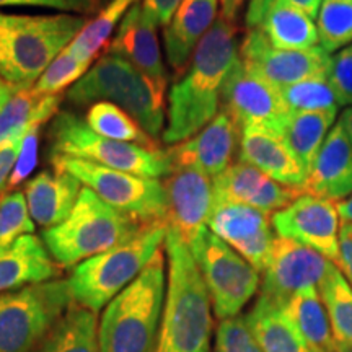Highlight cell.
Segmentation results:
<instances>
[{
    "label": "cell",
    "mask_w": 352,
    "mask_h": 352,
    "mask_svg": "<svg viewBox=\"0 0 352 352\" xmlns=\"http://www.w3.org/2000/svg\"><path fill=\"white\" fill-rule=\"evenodd\" d=\"M239 59L235 21L215 20L192 52L191 63L171 87L168 95L165 144L175 145L204 129L222 100V88Z\"/></svg>",
    "instance_id": "1"
},
{
    "label": "cell",
    "mask_w": 352,
    "mask_h": 352,
    "mask_svg": "<svg viewBox=\"0 0 352 352\" xmlns=\"http://www.w3.org/2000/svg\"><path fill=\"white\" fill-rule=\"evenodd\" d=\"M165 253L166 296L155 352H209L212 302L195 254L168 227Z\"/></svg>",
    "instance_id": "2"
},
{
    "label": "cell",
    "mask_w": 352,
    "mask_h": 352,
    "mask_svg": "<svg viewBox=\"0 0 352 352\" xmlns=\"http://www.w3.org/2000/svg\"><path fill=\"white\" fill-rule=\"evenodd\" d=\"M164 248L118 294L100 318L101 352H155L166 296Z\"/></svg>",
    "instance_id": "3"
},
{
    "label": "cell",
    "mask_w": 352,
    "mask_h": 352,
    "mask_svg": "<svg viewBox=\"0 0 352 352\" xmlns=\"http://www.w3.org/2000/svg\"><path fill=\"white\" fill-rule=\"evenodd\" d=\"M80 15L0 13V80L33 87L52 60L85 26Z\"/></svg>",
    "instance_id": "4"
},
{
    "label": "cell",
    "mask_w": 352,
    "mask_h": 352,
    "mask_svg": "<svg viewBox=\"0 0 352 352\" xmlns=\"http://www.w3.org/2000/svg\"><path fill=\"white\" fill-rule=\"evenodd\" d=\"M147 223L122 214L82 188L72 212L59 226L43 230V241L60 267L77 264L124 243Z\"/></svg>",
    "instance_id": "5"
},
{
    "label": "cell",
    "mask_w": 352,
    "mask_h": 352,
    "mask_svg": "<svg viewBox=\"0 0 352 352\" xmlns=\"http://www.w3.org/2000/svg\"><path fill=\"white\" fill-rule=\"evenodd\" d=\"M67 98L78 107L111 101L131 114L151 138L165 124V90L148 80L124 57L109 52L70 87Z\"/></svg>",
    "instance_id": "6"
},
{
    "label": "cell",
    "mask_w": 352,
    "mask_h": 352,
    "mask_svg": "<svg viewBox=\"0 0 352 352\" xmlns=\"http://www.w3.org/2000/svg\"><path fill=\"white\" fill-rule=\"evenodd\" d=\"M166 223H147L138 235L72 267L67 283L74 302L103 310L121 294L165 245Z\"/></svg>",
    "instance_id": "7"
},
{
    "label": "cell",
    "mask_w": 352,
    "mask_h": 352,
    "mask_svg": "<svg viewBox=\"0 0 352 352\" xmlns=\"http://www.w3.org/2000/svg\"><path fill=\"white\" fill-rule=\"evenodd\" d=\"M47 138L51 142V157L80 158L144 178L160 179L171 173L165 151L103 138L91 131L85 121L69 111H59L52 118Z\"/></svg>",
    "instance_id": "8"
},
{
    "label": "cell",
    "mask_w": 352,
    "mask_h": 352,
    "mask_svg": "<svg viewBox=\"0 0 352 352\" xmlns=\"http://www.w3.org/2000/svg\"><path fill=\"white\" fill-rule=\"evenodd\" d=\"M72 302L67 279L0 294V352H33Z\"/></svg>",
    "instance_id": "9"
},
{
    "label": "cell",
    "mask_w": 352,
    "mask_h": 352,
    "mask_svg": "<svg viewBox=\"0 0 352 352\" xmlns=\"http://www.w3.org/2000/svg\"><path fill=\"white\" fill-rule=\"evenodd\" d=\"M51 166L67 171L100 199L140 223L165 222L164 183L155 178L124 173L80 158L52 155Z\"/></svg>",
    "instance_id": "10"
},
{
    "label": "cell",
    "mask_w": 352,
    "mask_h": 352,
    "mask_svg": "<svg viewBox=\"0 0 352 352\" xmlns=\"http://www.w3.org/2000/svg\"><path fill=\"white\" fill-rule=\"evenodd\" d=\"M217 318L239 316L261 287L259 271L206 228L191 246Z\"/></svg>",
    "instance_id": "11"
},
{
    "label": "cell",
    "mask_w": 352,
    "mask_h": 352,
    "mask_svg": "<svg viewBox=\"0 0 352 352\" xmlns=\"http://www.w3.org/2000/svg\"><path fill=\"white\" fill-rule=\"evenodd\" d=\"M223 109L239 122L240 129L266 131L283 138L290 108L283 90L254 74L239 59L222 88Z\"/></svg>",
    "instance_id": "12"
},
{
    "label": "cell",
    "mask_w": 352,
    "mask_h": 352,
    "mask_svg": "<svg viewBox=\"0 0 352 352\" xmlns=\"http://www.w3.org/2000/svg\"><path fill=\"white\" fill-rule=\"evenodd\" d=\"M240 60L252 72L280 90L294 83L327 77L333 57L321 46L311 50H277L259 28H248L239 50Z\"/></svg>",
    "instance_id": "13"
},
{
    "label": "cell",
    "mask_w": 352,
    "mask_h": 352,
    "mask_svg": "<svg viewBox=\"0 0 352 352\" xmlns=\"http://www.w3.org/2000/svg\"><path fill=\"white\" fill-rule=\"evenodd\" d=\"M333 264L310 246L276 236L270 261L263 271L259 297L284 307L298 290L320 287Z\"/></svg>",
    "instance_id": "14"
},
{
    "label": "cell",
    "mask_w": 352,
    "mask_h": 352,
    "mask_svg": "<svg viewBox=\"0 0 352 352\" xmlns=\"http://www.w3.org/2000/svg\"><path fill=\"white\" fill-rule=\"evenodd\" d=\"M277 236L296 240L338 264L340 259V214L334 202L300 195L292 204L271 215Z\"/></svg>",
    "instance_id": "15"
},
{
    "label": "cell",
    "mask_w": 352,
    "mask_h": 352,
    "mask_svg": "<svg viewBox=\"0 0 352 352\" xmlns=\"http://www.w3.org/2000/svg\"><path fill=\"white\" fill-rule=\"evenodd\" d=\"M165 222L191 246L208 228L214 206L212 178L197 168H176L164 182Z\"/></svg>",
    "instance_id": "16"
},
{
    "label": "cell",
    "mask_w": 352,
    "mask_h": 352,
    "mask_svg": "<svg viewBox=\"0 0 352 352\" xmlns=\"http://www.w3.org/2000/svg\"><path fill=\"white\" fill-rule=\"evenodd\" d=\"M270 217L250 206L214 201L208 228L261 272L276 240Z\"/></svg>",
    "instance_id": "17"
},
{
    "label": "cell",
    "mask_w": 352,
    "mask_h": 352,
    "mask_svg": "<svg viewBox=\"0 0 352 352\" xmlns=\"http://www.w3.org/2000/svg\"><path fill=\"white\" fill-rule=\"evenodd\" d=\"M241 129L226 109H220L204 129L191 139L171 145L166 152L171 171L197 168L215 178L232 165L236 147H240Z\"/></svg>",
    "instance_id": "18"
},
{
    "label": "cell",
    "mask_w": 352,
    "mask_h": 352,
    "mask_svg": "<svg viewBox=\"0 0 352 352\" xmlns=\"http://www.w3.org/2000/svg\"><path fill=\"white\" fill-rule=\"evenodd\" d=\"M214 201L236 202L272 215L292 204L300 189L284 186L254 166L239 162L212 178Z\"/></svg>",
    "instance_id": "19"
},
{
    "label": "cell",
    "mask_w": 352,
    "mask_h": 352,
    "mask_svg": "<svg viewBox=\"0 0 352 352\" xmlns=\"http://www.w3.org/2000/svg\"><path fill=\"white\" fill-rule=\"evenodd\" d=\"M157 23L135 3L121 20L109 52L124 57L158 88L166 90V72L158 43Z\"/></svg>",
    "instance_id": "20"
},
{
    "label": "cell",
    "mask_w": 352,
    "mask_h": 352,
    "mask_svg": "<svg viewBox=\"0 0 352 352\" xmlns=\"http://www.w3.org/2000/svg\"><path fill=\"white\" fill-rule=\"evenodd\" d=\"M303 195L341 202L352 195V145L338 122L308 170Z\"/></svg>",
    "instance_id": "21"
},
{
    "label": "cell",
    "mask_w": 352,
    "mask_h": 352,
    "mask_svg": "<svg viewBox=\"0 0 352 352\" xmlns=\"http://www.w3.org/2000/svg\"><path fill=\"white\" fill-rule=\"evenodd\" d=\"M239 158L274 182L303 192L307 171L280 135L256 129L241 131Z\"/></svg>",
    "instance_id": "22"
},
{
    "label": "cell",
    "mask_w": 352,
    "mask_h": 352,
    "mask_svg": "<svg viewBox=\"0 0 352 352\" xmlns=\"http://www.w3.org/2000/svg\"><path fill=\"white\" fill-rule=\"evenodd\" d=\"M30 215L36 226H59L72 212L82 192V183L63 170H44L25 184Z\"/></svg>",
    "instance_id": "23"
},
{
    "label": "cell",
    "mask_w": 352,
    "mask_h": 352,
    "mask_svg": "<svg viewBox=\"0 0 352 352\" xmlns=\"http://www.w3.org/2000/svg\"><path fill=\"white\" fill-rule=\"evenodd\" d=\"M60 271L43 239L23 235L0 253V294L59 279Z\"/></svg>",
    "instance_id": "24"
},
{
    "label": "cell",
    "mask_w": 352,
    "mask_h": 352,
    "mask_svg": "<svg viewBox=\"0 0 352 352\" xmlns=\"http://www.w3.org/2000/svg\"><path fill=\"white\" fill-rule=\"evenodd\" d=\"M219 0H184L165 28L166 60L178 76L188 67L189 57L217 19Z\"/></svg>",
    "instance_id": "25"
},
{
    "label": "cell",
    "mask_w": 352,
    "mask_h": 352,
    "mask_svg": "<svg viewBox=\"0 0 352 352\" xmlns=\"http://www.w3.org/2000/svg\"><path fill=\"white\" fill-rule=\"evenodd\" d=\"M59 95L41 96L34 87L0 85V142L43 126L59 113Z\"/></svg>",
    "instance_id": "26"
},
{
    "label": "cell",
    "mask_w": 352,
    "mask_h": 352,
    "mask_svg": "<svg viewBox=\"0 0 352 352\" xmlns=\"http://www.w3.org/2000/svg\"><path fill=\"white\" fill-rule=\"evenodd\" d=\"M245 320L263 352H311L283 305L258 297Z\"/></svg>",
    "instance_id": "27"
},
{
    "label": "cell",
    "mask_w": 352,
    "mask_h": 352,
    "mask_svg": "<svg viewBox=\"0 0 352 352\" xmlns=\"http://www.w3.org/2000/svg\"><path fill=\"white\" fill-rule=\"evenodd\" d=\"M256 28L266 34L267 41L277 50H311L320 46L318 28L314 19L289 3L274 2L264 10Z\"/></svg>",
    "instance_id": "28"
},
{
    "label": "cell",
    "mask_w": 352,
    "mask_h": 352,
    "mask_svg": "<svg viewBox=\"0 0 352 352\" xmlns=\"http://www.w3.org/2000/svg\"><path fill=\"white\" fill-rule=\"evenodd\" d=\"M96 311L72 302L33 352H101Z\"/></svg>",
    "instance_id": "29"
},
{
    "label": "cell",
    "mask_w": 352,
    "mask_h": 352,
    "mask_svg": "<svg viewBox=\"0 0 352 352\" xmlns=\"http://www.w3.org/2000/svg\"><path fill=\"white\" fill-rule=\"evenodd\" d=\"M307 346L314 352H338L331 321L318 287H305L284 305Z\"/></svg>",
    "instance_id": "30"
},
{
    "label": "cell",
    "mask_w": 352,
    "mask_h": 352,
    "mask_svg": "<svg viewBox=\"0 0 352 352\" xmlns=\"http://www.w3.org/2000/svg\"><path fill=\"white\" fill-rule=\"evenodd\" d=\"M338 111H292L283 131V139L298 158L307 175L324 139L333 129Z\"/></svg>",
    "instance_id": "31"
},
{
    "label": "cell",
    "mask_w": 352,
    "mask_h": 352,
    "mask_svg": "<svg viewBox=\"0 0 352 352\" xmlns=\"http://www.w3.org/2000/svg\"><path fill=\"white\" fill-rule=\"evenodd\" d=\"M85 122L91 131L107 139L157 148L155 140L139 126V122L111 101L91 104L87 111Z\"/></svg>",
    "instance_id": "32"
},
{
    "label": "cell",
    "mask_w": 352,
    "mask_h": 352,
    "mask_svg": "<svg viewBox=\"0 0 352 352\" xmlns=\"http://www.w3.org/2000/svg\"><path fill=\"white\" fill-rule=\"evenodd\" d=\"M320 294L327 307L338 344H352V285L340 267L333 264L320 284Z\"/></svg>",
    "instance_id": "33"
},
{
    "label": "cell",
    "mask_w": 352,
    "mask_h": 352,
    "mask_svg": "<svg viewBox=\"0 0 352 352\" xmlns=\"http://www.w3.org/2000/svg\"><path fill=\"white\" fill-rule=\"evenodd\" d=\"M138 0H109L107 7L94 20L87 21L82 32L69 44V50L80 60L91 63L101 47L111 36L114 26L124 19L126 13L134 7Z\"/></svg>",
    "instance_id": "34"
},
{
    "label": "cell",
    "mask_w": 352,
    "mask_h": 352,
    "mask_svg": "<svg viewBox=\"0 0 352 352\" xmlns=\"http://www.w3.org/2000/svg\"><path fill=\"white\" fill-rule=\"evenodd\" d=\"M320 46L328 54L352 43V0H323L318 13Z\"/></svg>",
    "instance_id": "35"
},
{
    "label": "cell",
    "mask_w": 352,
    "mask_h": 352,
    "mask_svg": "<svg viewBox=\"0 0 352 352\" xmlns=\"http://www.w3.org/2000/svg\"><path fill=\"white\" fill-rule=\"evenodd\" d=\"M290 111H338L340 101L329 77H316L283 88Z\"/></svg>",
    "instance_id": "36"
},
{
    "label": "cell",
    "mask_w": 352,
    "mask_h": 352,
    "mask_svg": "<svg viewBox=\"0 0 352 352\" xmlns=\"http://www.w3.org/2000/svg\"><path fill=\"white\" fill-rule=\"evenodd\" d=\"M34 232V222L30 215L23 191L3 192L0 196V253L23 235Z\"/></svg>",
    "instance_id": "37"
},
{
    "label": "cell",
    "mask_w": 352,
    "mask_h": 352,
    "mask_svg": "<svg viewBox=\"0 0 352 352\" xmlns=\"http://www.w3.org/2000/svg\"><path fill=\"white\" fill-rule=\"evenodd\" d=\"M91 63L87 60H80L69 46L56 57L52 63L47 65L44 70L43 76L38 78L34 83V90L38 95L47 96V95H59L60 91L65 90L67 87L76 85L80 78L85 76L88 67Z\"/></svg>",
    "instance_id": "38"
},
{
    "label": "cell",
    "mask_w": 352,
    "mask_h": 352,
    "mask_svg": "<svg viewBox=\"0 0 352 352\" xmlns=\"http://www.w3.org/2000/svg\"><path fill=\"white\" fill-rule=\"evenodd\" d=\"M215 352H263L245 316L222 320L215 329Z\"/></svg>",
    "instance_id": "39"
},
{
    "label": "cell",
    "mask_w": 352,
    "mask_h": 352,
    "mask_svg": "<svg viewBox=\"0 0 352 352\" xmlns=\"http://www.w3.org/2000/svg\"><path fill=\"white\" fill-rule=\"evenodd\" d=\"M328 77L340 101V107H352V44L342 47L333 57Z\"/></svg>",
    "instance_id": "40"
},
{
    "label": "cell",
    "mask_w": 352,
    "mask_h": 352,
    "mask_svg": "<svg viewBox=\"0 0 352 352\" xmlns=\"http://www.w3.org/2000/svg\"><path fill=\"white\" fill-rule=\"evenodd\" d=\"M39 131H41V126L34 127L28 132V135L25 138L23 148H21V153L19 157V162H16L15 170L10 176V182H8V188L19 186L28 178L30 173L34 170V166L38 164V145H39Z\"/></svg>",
    "instance_id": "41"
},
{
    "label": "cell",
    "mask_w": 352,
    "mask_h": 352,
    "mask_svg": "<svg viewBox=\"0 0 352 352\" xmlns=\"http://www.w3.org/2000/svg\"><path fill=\"white\" fill-rule=\"evenodd\" d=\"M274 2L289 3V6L300 8V10L305 12L310 19H316L320 13V7L323 0H252L245 15L246 26H248V28H256L258 21L261 19L264 10Z\"/></svg>",
    "instance_id": "42"
},
{
    "label": "cell",
    "mask_w": 352,
    "mask_h": 352,
    "mask_svg": "<svg viewBox=\"0 0 352 352\" xmlns=\"http://www.w3.org/2000/svg\"><path fill=\"white\" fill-rule=\"evenodd\" d=\"M26 135L28 132H20L0 142V192L8 188V182L19 162Z\"/></svg>",
    "instance_id": "43"
},
{
    "label": "cell",
    "mask_w": 352,
    "mask_h": 352,
    "mask_svg": "<svg viewBox=\"0 0 352 352\" xmlns=\"http://www.w3.org/2000/svg\"><path fill=\"white\" fill-rule=\"evenodd\" d=\"M23 7H47L60 12L78 13V15H94L108 6L109 0H21Z\"/></svg>",
    "instance_id": "44"
},
{
    "label": "cell",
    "mask_w": 352,
    "mask_h": 352,
    "mask_svg": "<svg viewBox=\"0 0 352 352\" xmlns=\"http://www.w3.org/2000/svg\"><path fill=\"white\" fill-rule=\"evenodd\" d=\"M184 0H144L142 10L155 21L157 26L166 28Z\"/></svg>",
    "instance_id": "45"
},
{
    "label": "cell",
    "mask_w": 352,
    "mask_h": 352,
    "mask_svg": "<svg viewBox=\"0 0 352 352\" xmlns=\"http://www.w3.org/2000/svg\"><path fill=\"white\" fill-rule=\"evenodd\" d=\"M338 267L352 285V223L342 222L340 228V259Z\"/></svg>",
    "instance_id": "46"
},
{
    "label": "cell",
    "mask_w": 352,
    "mask_h": 352,
    "mask_svg": "<svg viewBox=\"0 0 352 352\" xmlns=\"http://www.w3.org/2000/svg\"><path fill=\"white\" fill-rule=\"evenodd\" d=\"M245 2L246 0H220V8H222V15L220 16L228 21H235Z\"/></svg>",
    "instance_id": "47"
},
{
    "label": "cell",
    "mask_w": 352,
    "mask_h": 352,
    "mask_svg": "<svg viewBox=\"0 0 352 352\" xmlns=\"http://www.w3.org/2000/svg\"><path fill=\"white\" fill-rule=\"evenodd\" d=\"M338 214L342 219V222H351L352 223V195L346 197L344 201L338 202Z\"/></svg>",
    "instance_id": "48"
},
{
    "label": "cell",
    "mask_w": 352,
    "mask_h": 352,
    "mask_svg": "<svg viewBox=\"0 0 352 352\" xmlns=\"http://www.w3.org/2000/svg\"><path fill=\"white\" fill-rule=\"evenodd\" d=\"M340 124L342 126V129L346 131L347 138H349V142L352 145V107H347L344 111L341 113Z\"/></svg>",
    "instance_id": "49"
},
{
    "label": "cell",
    "mask_w": 352,
    "mask_h": 352,
    "mask_svg": "<svg viewBox=\"0 0 352 352\" xmlns=\"http://www.w3.org/2000/svg\"><path fill=\"white\" fill-rule=\"evenodd\" d=\"M21 0H0V7H21Z\"/></svg>",
    "instance_id": "50"
},
{
    "label": "cell",
    "mask_w": 352,
    "mask_h": 352,
    "mask_svg": "<svg viewBox=\"0 0 352 352\" xmlns=\"http://www.w3.org/2000/svg\"><path fill=\"white\" fill-rule=\"evenodd\" d=\"M338 352H352V344H338Z\"/></svg>",
    "instance_id": "51"
},
{
    "label": "cell",
    "mask_w": 352,
    "mask_h": 352,
    "mask_svg": "<svg viewBox=\"0 0 352 352\" xmlns=\"http://www.w3.org/2000/svg\"><path fill=\"white\" fill-rule=\"evenodd\" d=\"M0 85H2V80H0Z\"/></svg>",
    "instance_id": "52"
},
{
    "label": "cell",
    "mask_w": 352,
    "mask_h": 352,
    "mask_svg": "<svg viewBox=\"0 0 352 352\" xmlns=\"http://www.w3.org/2000/svg\"><path fill=\"white\" fill-rule=\"evenodd\" d=\"M311 352H314V351H311Z\"/></svg>",
    "instance_id": "53"
}]
</instances>
